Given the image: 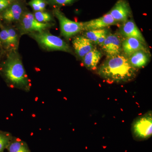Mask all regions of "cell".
<instances>
[{"label": "cell", "instance_id": "6da1fadb", "mask_svg": "<svg viewBox=\"0 0 152 152\" xmlns=\"http://www.w3.org/2000/svg\"><path fill=\"white\" fill-rule=\"evenodd\" d=\"M99 75L109 83H125L135 78L138 69L131 65L127 57L121 54L107 58L97 69Z\"/></svg>", "mask_w": 152, "mask_h": 152}, {"label": "cell", "instance_id": "7a4b0ae2", "mask_svg": "<svg viewBox=\"0 0 152 152\" xmlns=\"http://www.w3.org/2000/svg\"><path fill=\"white\" fill-rule=\"evenodd\" d=\"M0 72L7 84L13 88L28 92L31 83L17 50H13L0 66Z\"/></svg>", "mask_w": 152, "mask_h": 152}, {"label": "cell", "instance_id": "3957f363", "mask_svg": "<svg viewBox=\"0 0 152 152\" xmlns=\"http://www.w3.org/2000/svg\"><path fill=\"white\" fill-rule=\"evenodd\" d=\"M30 36L44 50L48 51H61L72 53L70 46L61 38L46 31L29 34Z\"/></svg>", "mask_w": 152, "mask_h": 152}, {"label": "cell", "instance_id": "277c9868", "mask_svg": "<svg viewBox=\"0 0 152 152\" xmlns=\"http://www.w3.org/2000/svg\"><path fill=\"white\" fill-rule=\"evenodd\" d=\"M132 133L137 140H144L151 137L152 134V113L149 111L137 118L133 122Z\"/></svg>", "mask_w": 152, "mask_h": 152}, {"label": "cell", "instance_id": "5b68a950", "mask_svg": "<svg viewBox=\"0 0 152 152\" xmlns=\"http://www.w3.org/2000/svg\"><path fill=\"white\" fill-rule=\"evenodd\" d=\"M53 13L59 22L61 35L65 38L69 39L84 31L83 22L71 20L58 9H55Z\"/></svg>", "mask_w": 152, "mask_h": 152}, {"label": "cell", "instance_id": "8992f818", "mask_svg": "<svg viewBox=\"0 0 152 152\" xmlns=\"http://www.w3.org/2000/svg\"><path fill=\"white\" fill-rule=\"evenodd\" d=\"M53 26L51 23H42L38 22L34 14L26 12L23 13L20 20V27L22 34H31L46 31Z\"/></svg>", "mask_w": 152, "mask_h": 152}, {"label": "cell", "instance_id": "52a82bcc", "mask_svg": "<svg viewBox=\"0 0 152 152\" xmlns=\"http://www.w3.org/2000/svg\"><path fill=\"white\" fill-rule=\"evenodd\" d=\"M124 38L120 34H109L100 46L107 58H111L121 54Z\"/></svg>", "mask_w": 152, "mask_h": 152}, {"label": "cell", "instance_id": "ba28073f", "mask_svg": "<svg viewBox=\"0 0 152 152\" xmlns=\"http://www.w3.org/2000/svg\"><path fill=\"white\" fill-rule=\"evenodd\" d=\"M109 12L118 23L128 20L132 14V10L127 1L118 0Z\"/></svg>", "mask_w": 152, "mask_h": 152}, {"label": "cell", "instance_id": "9c48e42d", "mask_svg": "<svg viewBox=\"0 0 152 152\" xmlns=\"http://www.w3.org/2000/svg\"><path fill=\"white\" fill-rule=\"evenodd\" d=\"M117 24L118 23L115 21L109 12L100 18L94 19L89 21L83 22L84 31L104 28L109 26Z\"/></svg>", "mask_w": 152, "mask_h": 152}, {"label": "cell", "instance_id": "30bf717a", "mask_svg": "<svg viewBox=\"0 0 152 152\" xmlns=\"http://www.w3.org/2000/svg\"><path fill=\"white\" fill-rule=\"evenodd\" d=\"M120 34L124 38H135L146 44L145 40L141 32L132 20H128L123 23L120 28Z\"/></svg>", "mask_w": 152, "mask_h": 152}, {"label": "cell", "instance_id": "8fae6325", "mask_svg": "<svg viewBox=\"0 0 152 152\" xmlns=\"http://www.w3.org/2000/svg\"><path fill=\"white\" fill-rule=\"evenodd\" d=\"M93 43L84 36H78L74 38L72 41L75 52L78 56L81 59L94 48Z\"/></svg>", "mask_w": 152, "mask_h": 152}, {"label": "cell", "instance_id": "7c38bea8", "mask_svg": "<svg viewBox=\"0 0 152 152\" xmlns=\"http://www.w3.org/2000/svg\"><path fill=\"white\" fill-rule=\"evenodd\" d=\"M140 50H148L145 44L135 38H124L122 45V50L126 57L128 58L135 52Z\"/></svg>", "mask_w": 152, "mask_h": 152}, {"label": "cell", "instance_id": "4fadbf2b", "mask_svg": "<svg viewBox=\"0 0 152 152\" xmlns=\"http://www.w3.org/2000/svg\"><path fill=\"white\" fill-rule=\"evenodd\" d=\"M128 59L131 65L139 69L145 67L150 61V53L148 50H140L134 53Z\"/></svg>", "mask_w": 152, "mask_h": 152}, {"label": "cell", "instance_id": "5bb4252c", "mask_svg": "<svg viewBox=\"0 0 152 152\" xmlns=\"http://www.w3.org/2000/svg\"><path fill=\"white\" fill-rule=\"evenodd\" d=\"M102 57V53L97 49L94 48L88 53L83 60L84 65L88 69L91 71L96 70Z\"/></svg>", "mask_w": 152, "mask_h": 152}, {"label": "cell", "instance_id": "9a60e30c", "mask_svg": "<svg viewBox=\"0 0 152 152\" xmlns=\"http://www.w3.org/2000/svg\"><path fill=\"white\" fill-rule=\"evenodd\" d=\"M23 14V8L18 3H14L7 9L3 15L4 19L8 22L20 20Z\"/></svg>", "mask_w": 152, "mask_h": 152}, {"label": "cell", "instance_id": "2e32d148", "mask_svg": "<svg viewBox=\"0 0 152 152\" xmlns=\"http://www.w3.org/2000/svg\"><path fill=\"white\" fill-rule=\"evenodd\" d=\"M7 150L8 152H31L26 142L15 137H13Z\"/></svg>", "mask_w": 152, "mask_h": 152}, {"label": "cell", "instance_id": "e0dca14e", "mask_svg": "<svg viewBox=\"0 0 152 152\" xmlns=\"http://www.w3.org/2000/svg\"><path fill=\"white\" fill-rule=\"evenodd\" d=\"M109 32L108 30L106 28L99 29L86 31L85 33L84 37L90 40L93 43L96 44L99 38L105 33Z\"/></svg>", "mask_w": 152, "mask_h": 152}, {"label": "cell", "instance_id": "ac0fdd59", "mask_svg": "<svg viewBox=\"0 0 152 152\" xmlns=\"http://www.w3.org/2000/svg\"><path fill=\"white\" fill-rule=\"evenodd\" d=\"M13 137L9 132L0 131V152H4L7 149Z\"/></svg>", "mask_w": 152, "mask_h": 152}, {"label": "cell", "instance_id": "d6986e66", "mask_svg": "<svg viewBox=\"0 0 152 152\" xmlns=\"http://www.w3.org/2000/svg\"><path fill=\"white\" fill-rule=\"evenodd\" d=\"M35 18L40 23H48L53 21L50 14L44 11H38L34 13Z\"/></svg>", "mask_w": 152, "mask_h": 152}, {"label": "cell", "instance_id": "ffe728a7", "mask_svg": "<svg viewBox=\"0 0 152 152\" xmlns=\"http://www.w3.org/2000/svg\"><path fill=\"white\" fill-rule=\"evenodd\" d=\"M11 44V48L13 50H17L18 46V38L16 31L12 28L7 29Z\"/></svg>", "mask_w": 152, "mask_h": 152}, {"label": "cell", "instance_id": "44dd1931", "mask_svg": "<svg viewBox=\"0 0 152 152\" xmlns=\"http://www.w3.org/2000/svg\"><path fill=\"white\" fill-rule=\"evenodd\" d=\"M0 39L8 48H11V44L7 29H4L0 32Z\"/></svg>", "mask_w": 152, "mask_h": 152}, {"label": "cell", "instance_id": "7402d4cb", "mask_svg": "<svg viewBox=\"0 0 152 152\" xmlns=\"http://www.w3.org/2000/svg\"><path fill=\"white\" fill-rule=\"evenodd\" d=\"M52 4L59 6L70 5L75 2L77 0H48Z\"/></svg>", "mask_w": 152, "mask_h": 152}, {"label": "cell", "instance_id": "603a6c76", "mask_svg": "<svg viewBox=\"0 0 152 152\" xmlns=\"http://www.w3.org/2000/svg\"><path fill=\"white\" fill-rule=\"evenodd\" d=\"M10 3V0H0V11L7 9Z\"/></svg>", "mask_w": 152, "mask_h": 152}, {"label": "cell", "instance_id": "cb8c5ba5", "mask_svg": "<svg viewBox=\"0 0 152 152\" xmlns=\"http://www.w3.org/2000/svg\"><path fill=\"white\" fill-rule=\"evenodd\" d=\"M28 4L31 6V7L33 9V10L35 12L41 11V9L39 6H38L36 0H31L29 2Z\"/></svg>", "mask_w": 152, "mask_h": 152}, {"label": "cell", "instance_id": "d4e9b609", "mask_svg": "<svg viewBox=\"0 0 152 152\" xmlns=\"http://www.w3.org/2000/svg\"><path fill=\"white\" fill-rule=\"evenodd\" d=\"M38 6L40 8L41 11H44L46 7V3L44 0H36Z\"/></svg>", "mask_w": 152, "mask_h": 152}, {"label": "cell", "instance_id": "484cf974", "mask_svg": "<svg viewBox=\"0 0 152 152\" xmlns=\"http://www.w3.org/2000/svg\"><path fill=\"white\" fill-rule=\"evenodd\" d=\"M108 34L109 32L105 33V34H103L99 38V39H98V41H97L96 44L99 45V46H101V45H102V44L104 42L106 38L107 37L108 35Z\"/></svg>", "mask_w": 152, "mask_h": 152}]
</instances>
